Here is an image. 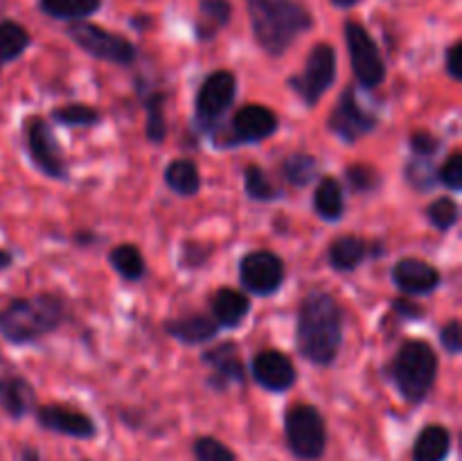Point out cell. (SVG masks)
Instances as JSON below:
<instances>
[{"label": "cell", "mask_w": 462, "mask_h": 461, "mask_svg": "<svg viewBox=\"0 0 462 461\" xmlns=\"http://www.w3.org/2000/svg\"><path fill=\"white\" fill-rule=\"evenodd\" d=\"M343 342V312L328 292H310L300 303L296 325L298 353L316 366L337 362Z\"/></svg>", "instance_id": "obj_1"}, {"label": "cell", "mask_w": 462, "mask_h": 461, "mask_svg": "<svg viewBox=\"0 0 462 461\" xmlns=\"http://www.w3.org/2000/svg\"><path fill=\"white\" fill-rule=\"evenodd\" d=\"M253 32L262 50L273 57L287 52L314 21L298 0H246Z\"/></svg>", "instance_id": "obj_2"}, {"label": "cell", "mask_w": 462, "mask_h": 461, "mask_svg": "<svg viewBox=\"0 0 462 461\" xmlns=\"http://www.w3.org/2000/svg\"><path fill=\"white\" fill-rule=\"evenodd\" d=\"M63 324V301L54 294L14 298L0 310V334L9 343H32Z\"/></svg>", "instance_id": "obj_3"}, {"label": "cell", "mask_w": 462, "mask_h": 461, "mask_svg": "<svg viewBox=\"0 0 462 461\" xmlns=\"http://www.w3.org/2000/svg\"><path fill=\"white\" fill-rule=\"evenodd\" d=\"M438 375V355L427 342L409 339L391 364V378L409 402L427 400Z\"/></svg>", "instance_id": "obj_4"}, {"label": "cell", "mask_w": 462, "mask_h": 461, "mask_svg": "<svg viewBox=\"0 0 462 461\" xmlns=\"http://www.w3.org/2000/svg\"><path fill=\"white\" fill-rule=\"evenodd\" d=\"M284 438L300 461H319L328 447V425L314 405H293L284 414Z\"/></svg>", "instance_id": "obj_5"}, {"label": "cell", "mask_w": 462, "mask_h": 461, "mask_svg": "<svg viewBox=\"0 0 462 461\" xmlns=\"http://www.w3.org/2000/svg\"><path fill=\"white\" fill-rule=\"evenodd\" d=\"M68 36L84 52H88L90 57L102 59V61L108 63H117V66H129V63L135 61V54H138V50H135V45L129 39L84 21L70 23L68 25Z\"/></svg>", "instance_id": "obj_6"}, {"label": "cell", "mask_w": 462, "mask_h": 461, "mask_svg": "<svg viewBox=\"0 0 462 461\" xmlns=\"http://www.w3.org/2000/svg\"><path fill=\"white\" fill-rule=\"evenodd\" d=\"M334 80H337V54L329 43H319L311 48L302 75L291 77L289 84L307 107H314L332 89Z\"/></svg>", "instance_id": "obj_7"}, {"label": "cell", "mask_w": 462, "mask_h": 461, "mask_svg": "<svg viewBox=\"0 0 462 461\" xmlns=\"http://www.w3.org/2000/svg\"><path fill=\"white\" fill-rule=\"evenodd\" d=\"M237 93V80L230 71H217L206 77L197 93V104H194V120L203 131H215L221 118L226 116L235 102Z\"/></svg>", "instance_id": "obj_8"}, {"label": "cell", "mask_w": 462, "mask_h": 461, "mask_svg": "<svg viewBox=\"0 0 462 461\" xmlns=\"http://www.w3.org/2000/svg\"><path fill=\"white\" fill-rule=\"evenodd\" d=\"M346 43L356 81L365 89H374V86L382 84L386 80V63H383L382 52H379L373 36L368 34V30L361 23L347 21Z\"/></svg>", "instance_id": "obj_9"}, {"label": "cell", "mask_w": 462, "mask_h": 461, "mask_svg": "<svg viewBox=\"0 0 462 461\" xmlns=\"http://www.w3.org/2000/svg\"><path fill=\"white\" fill-rule=\"evenodd\" d=\"M374 127H377V118L370 111H365L364 104L359 102V95H356L355 86L343 90L341 99H338L332 116H329V129H332V134H337L343 143L352 145L364 138V136H368Z\"/></svg>", "instance_id": "obj_10"}, {"label": "cell", "mask_w": 462, "mask_h": 461, "mask_svg": "<svg viewBox=\"0 0 462 461\" xmlns=\"http://www.w3.org/2000/svg\"><path fill=\"white\" fill-rule=\"evenodd\" d=\"M25 140L27 152H30L34 165L50 179H66L68 170L63 165L61 147L54 138L52 129L43 118H30L25 122Z\"/></svg>", "instance_id": "obj_11"}, {"label": "cell", "mask_w": 462, "mask_h": 461, "mask_svg": "<svg viewBox=\"0 0 462 461\" xmlns=\"http://www.w3.org/2000/svg\"><path fill=\"white\" fill-rule=\"evenodd\" d=\"M239 278L248 292L257 296H271L284 283V262L271 251H253L242 258Z\"/></svg>", "instance_id": "obj_12"}, {"label": "cell", "mask_w": 462, "mask_h": 461, "mask_svg": "<svg viewBox=\"0 0 462 461\" xmlns=\"http://www.w3.org/2000/svg\"><path fill=\"white\" fill-rule=\"evenodd\" d=\"M36 420L43 429L54 434H63L70 438L88 441L97 434V425L88 414L79 409H72L66 405H43L36 409Z\"/></svg>", "instance_id": "obj_13"}, {"label": "cell", "mask_w": 462, "mask_h": 461, "mask_svg": "<svg viewBox=\"0 0 462 461\" xmlns=\"http://www.w3.org/2000/svg\"><path fill=\"white\" fill-rule=\"evenodd\" d=\"M253 378L257 380L260 387H264L266 391L282 393L287 389H291L296 384V366L289 360L284 353L273 351H260L253 357Z\"/></svg>", "instance_id": "obj_14"}, {"label": "cell", "mask_w": 462, "mask_h": 461, "mask_svg": "<svg viewBox=\"0 0 462 461\" xmlns=\"http://www.w3.org/2000/svg\"><path fill=\"white\" fill-rule=\"evenodd\" d=\"M280 120L269 107L262 104H246L233 118V143H262L278 131Z\"/></svg>", "instance_id": "obj_15"}, {"label": "cell", "mask_w": 462, "mask_h": 461, "mask_svg": "<svg viewBox=\"0 0 462 461\" xmlns=\"http://www.w3.org/2000/svg\"><path fill=\"white\" fill-rule=\"evenodd\" d=\"M203 362L212 369L208 384L217 391H226L230 384H244V380H246V369L239 360V348L233 342H224L206 351Z\"/></svg>", "instance_id": "obj_16"}, {"label": "cell", "mask_w": 462, "mask_h": 461, "mask_svg": "<svg viewBox=\"0 0 462 461\" xmlns=\"http://www.w3.org/2000/svg\"><path fill=\"white\" fill-rule=\"evenodd\" d=\"M393 280L397 287L404 294H431L436 292L440 285V271L429 262L418 260V258H402L395 267H393Z\"/></svg>", "instance_id": "obj_17"}, {"label": "cell", "mask_w": 462, "mask_h": 461, "mask_svg": "<svg viewBox=\"0 0 462 461\" xmlns=\"http://www.w3.org/2000/svg\"><path fill=\"white\" fill-rule=\"evenodd\" d=\"M36 393L34 387L21 375H5L0 378V409L14 420H21L23 416L34 409Z\"/></svg>", "instance_id": "obj_18"}, {"label": "cell", "mask_w": 462, "mask_h": 461, "mask_svg": "<svg viewBox=\"0 0 462 461\" xmlns=\"http://www.w3.org/2000/svg\"><path fill=\"white\" fill-rule=\"evenodd\" d=\"M251 312V301L246 294L237 289L224 287L212 296V319L219 324V328H237L246 315Z\"/></svg>", "instance_id": "obj_19"}, {"label": "cell", "mask_w": 462, "mask_h": 461, "mask_svg": "<svg viewBox=\"0 0 462 461\" xmlns=\"http://www.w3.org/2000/svg\"><path fill=\"white\" fill-rule=\"evenodd\" d=\"M167 334L179 339L180 343L210 342L219 333V324L210 315H192L183 319H171L165 324Z\"/></svg>", "instance_id": "obj_20"}, {"label": "cell", "mask_w": 462, "mask_h": 461, "mask_svg": "<svg viewBox=\"0 0 462 461\" xmlns=\"http://www.w3.org/2000/svg\"><path fill=\"white\" fill-rule=\"evenodd\" d=\"M451 452V432L445 425H427L413 443V461H447Z\"/></svg>", "instance_id": "obj_21"}, {"label": "cell", "mask_w": 462, "mask_h": 461, "mask_svg": "<svg viewBox=\"0 0 462 461\" xmlns=\"http://www.w3.org/2000/svg\"><path fill=\"white\" fill-rule=\"evenodd\" d=\"M230 16H233V7L228 0H199L197 36L201 41L212 39L217 32L228 25Z\"/></svg>", "instance_id": "obj_22"}, {"label": "cell", "mask_w": 462, "mask_h": 461, "mask_svg": "<svg viewBox=\"0 0 462 461\" xmlns=\"http://www.w3.org/2000/svg\"><path fill=\"white\" fill-rule=\"evenodd\" d=\"M314 211L316 215L323 217L325 221H338L346 211V199H343V188L337 179L325 176L314 193Z\"/></svg>", "instance_id": "obj_23"}, {"label": "cell", "mask_w": 462, "mask_h": 461, "mask_svg": "<svg viewBox=\"0 0 462 461\" xmlns=\"http://www.w3.org/2000/svg\"><path fill=\"white\" fill-rule=\"evenodd\" d=\"M165 183L180 197H194L201 188V174H199L197 163L189 158H176L167 165Z\"/></svg>", "instance_id": "obj_24"}, {"label": "cell", "mask_w": 462, "mask_h": 461, "mask_svg": "<svg viewBox=\"0 0 462 461\" xmlns=\"http://www.w3.org/2000/svg\"><path fill=\"white\" fill-rule=\"evenodd\" d=\"M368 256V244L356 235H343V238L334 240L329 247V265L337 271H350L364 262Z\"/></svg>", "instance_id": "obj_25"}, {"label": "cell", "mask_w": 462, "mask_h": 461, "mask_svg": "<svg viewBox=\"0 0 462 461\" xmlns=\"http://www.w3.org/2000/svg\"><path fill=\"white\" fill-rule=\"evenodd\" d=\"M99 5L102 0H41V12L59 21H84Z\"/></svg>", "instance_id": "obj_26"}, {"label": "cell", "mask_w": 462, "mask_h": 461, "mask_svg": "<svg viewBox=\"0 0 462 461\" xmlns=\"http://www.w3.org/2000/svg\"><path fill=\"white\" fill-rule=\"evenodd\" d=\"M30 45V34L14 21L0 23V66L21 57Z\"/></svg>", "instance_id": "obj_27"}, {"label": "cell", "mask_w": 462, "mask_h": 461, "mask_svg": "<svg viewBox=\"0 0 462 461\" xmlns=\"http://www.w3.org/2000/svg\"><path fill=\"white\" fill-rule=\"evenodd\" d=\"M108 260H111L113 269L126 280H140L144 276V267H147L143 251L135 244H120V247L113 249Z\"/></svg>", "instance_id": "obj_28"}, {"label": "cell", "mask_w": 462, "mask_h": 461, "mask_svg": "<svg viewBox=\"0 0 462 461\" xmlns=\"http://www.w3.org/2000/svg\"><path fill=\"white\" fill-rule=\"evenodd\" d=\"M282 174L289 183L302 188L319 176V161L311 154H291L289 158H284Z\"/></svg>", "instance_id": "obj_29"}, {"label": "cell", "mask_w": 462, "mask_h": 461, "mask_svg": "<svg viewBox=\"0 0 462 461\" xmlns=\"http://www.w3.org/2000/svg\"><path fill=\"white\" fill-rule=\"evenodd\" d=\"M244 190L255 202H275L280 197V188L266 176V172L257 165H248L244 170Z\"/></svg>", "instance_id": "obj_30"}, {"label": "cell", "mask_w": 462, "mask_h": 461, "mask_svg": "<svg viewBox=\"0 0 462 461\" xmlns=\"http://www.w3.org/2000/svg\"><path fill=\"white\" fill-rule=\"evenodd\" d=\"M52 120L63 127H95L99 122V111L88 104H63L54 108Z\"/></svg>", "instance_id": "obj_31"}, {"label": "cell", "mask_w": 462, "mask_h": 461, "mask_svg": "<svg viewBox=\"0 0 462 461\" xmlns=\"http://www.w3.org/2000/svg\"><path fill=\"white\" fill-rule=\"evenodd\" d=\"M165 102L167 95L165 93H153L152 98L147 99V138L152 143H162L167 136V127H165Z\"/></svg>", "instance_id": "obj_32"}, {"label": "cell", "mask_w": 462, "mask_h": 461, "mask_svg": "<svg viewBox=\"0 0 462 461\" xmlns=\"http://www.w3.org/2000/svg\"><path fill=\"white\" fill-rule=\"evenodd\" d=\"M192 452L197 461H237V455L217 437H199L192 443Z\"/></svg>", "instance_id": "obj_33"}, {"label": "cell", "mask_w": 462, "mask_h": 461, "mask_svg": "<svg viewBox=\"0 0 462 461\" xmlns=\"http://www.w3.org/2000/svg\"><path fill=\"white\" fill-rule=\"evenodd\" d=\"M406 181L418 190H431L438 183V172L433 167L431 158L415 156L413 161L406 165Z\"/></svg>", "instance_id": "obj_34"}, {"label": "cell", "mask_w": 462, "mask_h": 461, "mask_svg": "<svg viewBox=\"0 0 462 461\" xmlns=\"http://www.w3.org/2000/svg\"><path fill=\"white\" fill-rule=\"evenodd\" d=\"M458 203L454 202V199L449 197H442V199H436V202L431 203V206L427 208V217L429 221H431L433 226H436L438 230H449L451 226H456V221H458Z\"/></svg>", "instance_id": "obj_35"}, {"label": "cell", "mask_w": 462, "mask_h": 461, "mask_svg": "<svg viewBox=\"0 0 462 461\" xmlns=\"http://www.w3.org/2000/svg\"><path fill=\"white\" fill-rule=\"evenodd\" d=\"M346 176L356 193H370L379 185V174L370 165H350L346 170Z\"/></svg>", "instance_id": "obj_36"}, {"label": "cell", "mask_w": 462, "mask_h": 461, "mask_svg": "<svg viewBox=\"0 0 462 461\" xmlns=\"http://www.w3.org/2000/svg\"><path fill=\"white\" fill-rule=\"evenodd\" d=\"M438 181L445 183L447 188L458 193L462 188V154L454 152L449 158L445 161V165L438 170Z\"/></svg>", "instance_id": "obj_37"}, {"label": "cell", "mask_w": 462, "mask_h": 461, "mask_svg": "<svg viewBox=\"0 0 462 461\" xmlns=\"http://www.w3.org/2000/svg\"><path fill=\"white\" fill-rule=\"evenodd\" d=\"M409 140L415 156L433 158V154L440 149V140H438L433 134H429V131H415V134H411Z\"/></svg>", "instance_id": "obj_38"}, {"label": "cell", "mask_w": 462, "mask_h": 461, "mask_svg": "<svg viewBox=\"0 0 462 461\" xmlns=\"http://www.w3.org/2000/svg\"><path fill=\"white\" fill-rule=\"evenodd\" d=\"M440 343L449 355H458L462 351V328L458 319H451L449 324L440 330Z\"/></svg>", "instance_id": "obj_39"}, {"label": "cell", "mask_w": 462, "mask_h": 461, "mask_svg": "<svg viewBox=\"0 0 462 461\" xmlns=\"http://www.w3.org/2000/svg\"><path fill=\"white\" fill-rule=\"evenodd\" d=\"M462 45L454 43L447 52V72L451 75V80L460 81L462 80Z\"/></svg>", "instance_id": "obj_40"}, {"label": "cell", "mask_w": 462, "mask_h": 461, "mask_svg": "<svg viewBox=\"0 0 462 461\" xmlns=\"http://www.w3.org/2000/svg\"><path fill=\"white\" fill-rule=\"evenodd\" d=\"M393 307H395V312L400 316H404V319H420V316H424V310L418 306V303L409 301V298H397V301H393Z\"/></svg>", "instance_id": "obj_41"}, {"label": "cell", "mask_w": 462, "mask_h": 461, "mask_svg": "<svg viewBox=\"0 0 462 461\" xmlns=\"http://www.w3.org/2000/svg\"><path fill=\"white\" fill-rule=\"evenodd\" d=\"M21 461H41V452L36 447L25 446L21 450Z\"/></svg>", "instance_id": "obj_42"}, {"label": "cell", "mask_w": 462, "mask_h": 461, "mask_svg": "<svg viewBox=\"0 0 462 461\" xmlns=\"http://www.w3.org/2000/svg\"><path fill=\"white\" fill-rule=\"evenodd\" d=\"M12 265V253L9 251H0V269H5V267Z\"/></svg>", "instance_id": "obj_43"}, {"label": "cell", "mask_w": 462, "mask_h": 461, "mask_svg": "<svg viewBox=\"0 0 462 461\" xmlns=\"http://www.w3.org/2000/svg\"><path fill=\"white\" fill-rule=\"evenodd\" d=\"M334 5H337V7H343V9H347V7H355L356 3H359V0H332Z\"/></svg>", "instance_id": "obj_44"}, {"label": "cell", "mask_w": 462, "mask_h": 461, "mask_svg": "<svg viewBox=\"0 0 462 461\" xmlns=\"http://www.w3.org/2000/svg\"><path fill=\"white\" fill-rule=\"evenodd\" d=\"M84 461H88V459H84Z\"/></svg>", "instance_id": "obj_45"}]
</instances>
